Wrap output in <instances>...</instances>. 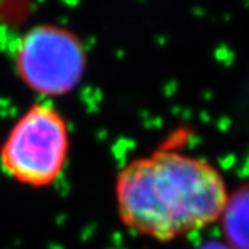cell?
Masks as SVG:
<instances>
[{"instance_id":"obj_1","label":"cell","mask_w":249,"mask_h":249,"mask_svg":"<svg viewBox=\"0 0 249 249\" xmlns=\"http://www.w3.org/2000/svg\"><path fill=\"white\" fill-rule=\"evenodd\" d=\"M227 197L225 182L215 167L176 150H156L134 159L116 179L122 222L159 242L216 222Z\"/></svg>"},{"instance_id":"obj_2","label":"cell","mask_w":249,"mask_h":249,"mask_svg":"<svg viewBox=\"0 0 249 249\" xmlns=\"http://www.w3.org/2000/svg\"><path fill=\"white\" fill-rule=\"evenodd\" d=\"M69 128L59 110L35 104L14 123L0 147V165L17 183L47 188L65 170Z\"/></svg>"},{"instance_id":"obj_3","label":"cell","mask_w":249,"mask_h":249,"mask_svg":"<svg viewBox=\"0 0 249 249\" xmlns=\"http://www.w3.org/2000/svg\"><path fill=\"white\" fill-rule=\"evenodd\" d=\"M87 66L86 48L74 32L38 26L21 38L15 54L17 74L42 96H62L80 84Z\"/></svg>"},{"instance_id":"obj_4","label":"cell","mask_w":249,"mask_h":249,"mask_svg":"<svg viewBox=\"0 0 249 249\" xmlns=\"http://www.w3.org/2000/svg\"><path fill=\"white\" fill-rule=\"evenodd\" d=\"M219 219L224 242L231 249H249V182L228 195Z\"/></svg>"},{"instance_id":"obj_5","label":"cell","mask_w":249,"mask_h":249,"mask_svg":"<svg viewBox=\"0 0 249 249\" xmlns=\"http://www.w3.org/2000/svg\"><path fill=\"white\" fill-rule=\"evenodd\" d=\"M197 249H231L225 242H216V240H210L203 245H200Z\"/></svg>"},{"instance_id":"obj_6","label":"cell","mask_w":249,"mask_h":249,"mask_svg":"<svg viewBox=\"0 0 249 249\" xmlns=\"http://www.w3.org/2000/svg\"><path fill=\"white\" fill-rule=\"evenodd\" d=\"M0 2H2V0H0Z\"/></svg>"}]
</instances>
